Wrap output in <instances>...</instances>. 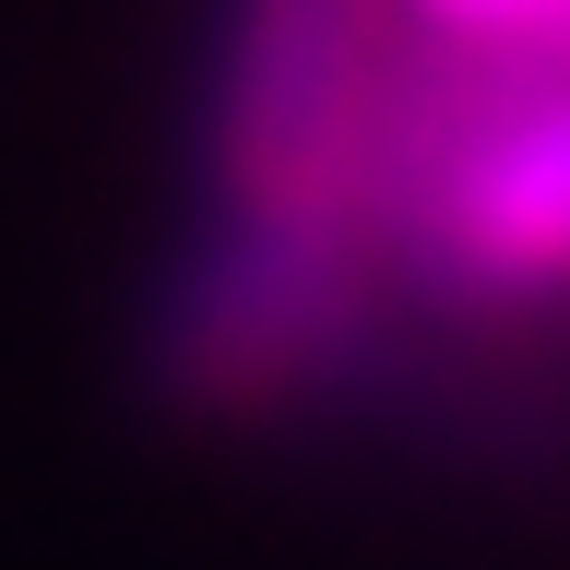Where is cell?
Wrapping results in <instances>:
<instances>
[{"label":"cell","instance_id":"cell-1","mask_svg":"<svg viewBox=\"0 0 570 570\" xmlns=\"http://www.w3.org/2000/svg\"><path fill=\"white\" fill-rule=\"evenodd\" d=\"M381 262L440 309L570 297V60L392 48Z\"/></svg>","mask_w":570,"mask_h":570},{"label":"cell","instance_id":"cell-2","mask_svg":"<svg viewBox=\"0 0 570 570\" xmlns=\"http://www.w3.org/2000/svg\"><path fill=\"white\" fill-rule=\"evenodd\" d=\"M392 0H238L214 71V226L321 238L381 262V107H392Z\"/></svg>","mask_w":570,"mask_h":570},{"label":"cell","instance_id":"cell-3","mask_svg":"<svg viewBox=\"0 0 570 570\" xmlns=\"http://www.w3.org/2000/svg\"><path fill=\"white\" fill-rule=\"evenodd\" d=\"M392 36L428 60H570V0H392Z\"/></svg>","mask_w":570,"mask_h":570}]
</instances>
